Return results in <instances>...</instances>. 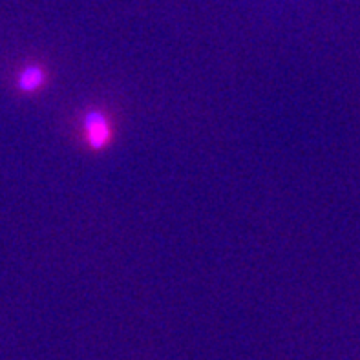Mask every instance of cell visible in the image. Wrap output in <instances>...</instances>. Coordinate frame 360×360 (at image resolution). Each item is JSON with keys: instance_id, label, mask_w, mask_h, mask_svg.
Masks as SVG:
<instances>
[{"instance_id": "obj_1", "label": "cell", "mask_w": 360, "mask_h": 360, "mask_svg": "<svg viewBox=\"0 0 360 360\" xmlns=\"http://www.w3.org/2000/svg\"><path fill=\"white\" fill-rule=\"evenodd\" d=\"M84 134H86L88 146L94 150H103L105 146L110 145L114 132H112V124L105 112L88 110L84 115Z\"/></svg>"}, {"instance_id": "obj_2", "label": "cell", "mask_w": 360, "mask_h": 360, "mask_svg": "<svg viewBox=\"0 0 360 360\" xmlns=\"http://www.w3.org/2000/svg\"><path fill=\"white\" fill-rule=\"evenodd\" d=\"M46 84V70L39 64H30L20 70L17 77V88L24 94H35Z\"/></svg>"}]
</instances>
